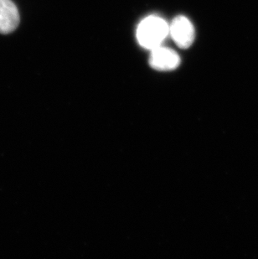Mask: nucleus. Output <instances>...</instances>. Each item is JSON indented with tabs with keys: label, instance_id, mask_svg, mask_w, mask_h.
I'll return each mask as SVG.
<instances>
[{
	"label": "nucleus",
	"instance_id": "f257e3e1",
	"mask_svg": "<svg viewBox=\"0 0 258 259\" xmlns=\"http://www.w3.org/2000/svg\"><path fill=\"white\" fill-rule=\"evenodd\" d=\"M169 34V25L162 18L151 15L142 20L137 29V39L145 49L160 47Z\"/></svg>",
	"mask_w": 258,
	"mask_h": 259
},
{
	"label": "nucleus",
	"instance_id": "f03ea898",
	"mask_svg": "<svg viewBox=\"0 0 258 259\" xmlns=\"http://www.w3.org/2000/svg\"><path fill=\"white\" fill-rule=\"evenodd\" d=\"M169 34L180 48L187 49L195 40V28L187 18L178 16L169 25Z\"/></svg>",
	"mask_w": 258,
	"mask_h": 259
},
{
	"label": "nucleus",
	"instance_id": "7ed1b4c3",
	"mask_svg": "<svg viewBox=\"0 0 258 259\" xmlns=\"http://www.w3.org/2000/svg\"><path fill=\"white\" fill-rule=\"evenodd\" d=\"M181 64V58L177 52L168 47H156L151 50L149 65L157 71H172Z\"/></svg>",
	"mask_w": 258,
	"mask_h": 259
},
{
	"label": "nucleus",
	"instance_id": "20e7f679",
	"mask_svg": "<svg viewBox=\"0 0 258 259\" xmlns=\"http://www.w3.org/2000/svg\"><path fill=\"white\" fill-rule=\"evenodd\" d=\"M19 10L11 0H0V34L15 31L20 25Z\"/></svg>",
	"mask_w": 258,
	"mask_h": 259
}]
</instances>
